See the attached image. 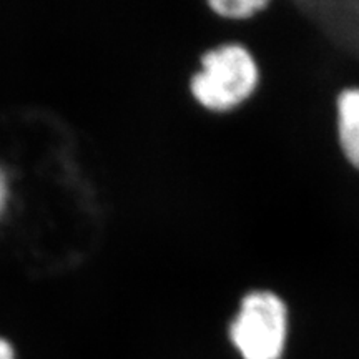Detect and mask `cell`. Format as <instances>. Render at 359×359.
<instances>
[{
  "mask_svg": "<svg viewBox=\"0 0 359 359\" xmlns=\"http://www.w3.org/2000/svg\"><path fill=\"white\" fill-rule=\"evenodd\" d=\"M210 7L219 17L240 20L253 17L255 13L266 8L268 2L264 0H215V2H210Z\"/></svg>",
  "mask_w": 359,
  "mask_h": 359,
  "instance_id": "277c9868",
  "label": "cell"
},
{
  "mask_svg": "<svg viewBox=\"0 0 359 359\" xmlns=\"http://www.w3.org/2000/svg\"><path fill=\"white\" fill-rule=\"evenodd\" d=\"M288 308L273 291H251L228 327L241 359H283L288 344Z\"/></svg>",
  "mask_w": 359,
  "mask_h": 359,
  "instance_id": "7a4b0ae2",
  "label": "cell"
},
{
  "mask_svg": "<svg viewBox=\"0 0 359 359\" xmlns=\"http://www.w3.org/2000/svg\"><path fill=\"white\" fill-rule=\"evenodd\" d=\"M258 83V65L240 43H224L201 57V69L190 80L200 105L213 111L230 110L245 102Z\"/></svg>",
  "mask_w": 359,
  "mask_h": 359,
  "instance_id": "6da1fadb",
  "label": "cell"
},
{
  "mask_svg": "<svg viewBox=\"0 0 359 359\" xmlns=\"http://www.w3.org/2000/svg\"><path fill=\"white\" fill-rule=\"evenodd\" d=\"M336 109L341 150L349 163L359 170V87L343 90Z\"/></svg>",
  "mask_w": 359,
  "mask_h": 359,
  "instance_id": "3957f363",
  "label": "cell"
},
{
  "mask_svg": "<svg viewBox=\"0 0 359 359\" xmlns=\"http://www.w3.org/2000/svg\"><path fill=\"white\" fill-rule=\"evenodd\" d=\"M0 359H15V351L7 339L0 338Z\"/></svg>",
  "mask_w": 359,
  "mask_h": 359,
  "instance_id": "8992f818",
  "label": "cell"
},
{
  "mask_svg": "<svg viewBox=\"0 0 359 359\" xmlns=\"http://www.w3.org/2000/svg\"><path fill=\"white\" fill-rule=\"evenodd\" d=\"M8 201V182L7 175L4 172L2 167H0V217H2L4 210H6Z\"/></svg>",
  "mask_w": 359,
  "mask_h": 359,
  "instance_id": "5b68a950",
  "label": "cell"
}]
</instances>
